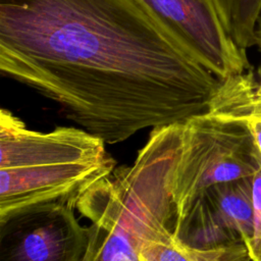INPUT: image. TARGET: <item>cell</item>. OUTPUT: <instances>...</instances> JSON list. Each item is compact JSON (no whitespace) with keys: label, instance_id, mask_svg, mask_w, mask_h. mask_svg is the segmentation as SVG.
<instances>
[{"label":"cell","instance_id":"10","mask_svg":"<svg viewBox=\"0 0 261 261\" xmlns=\"http://www.w3.org/2000/svg\"><path fill=\"white\" fill-rule=\"evenodd\" d=\"M259 82L254 81L253 72L239 75L230 86L228 103L233 114L239 118H261V65L258 68Z\"/></svg>","mask_w":261,"mask_h":261},{"label":"cell","instance_id":"6","mask_svg":"<svg viewBox=\"0 0 261 261\" xmlns=\"http://www.w3.org/2000/svg\"><path fill=\"white\" fill-rule=\"evenodd\" d=\"M114 169L111 156L93 161L0 169V221L49 203L61 202L75 207L89 188Z\"/></svg>","mask_w":261,"mask_h":261},{"label":"cell","instance_id":"13","mask_svg":"<svg viewBox=\"0 0 261 261\" xmlns=\"http://www.w3.org/2000/svg\"><path fill=\"white\" fill-rule=\"evenodd\" d=\"M255 46L258 47V50L261 52V14L257 22V28L255 32Z\"/></svg>","mask_w":261,"mask_h":261},{"label":"cell","instance_id":"8","mask_svg":"<svg viewBox=\"0 0 261 261\" xmlns=\"http://www.w3.org/2000/svg\"><path fill=\"white\" fill-rule=\"evenodd\" d=\"M245 244L217 248H196L179 240L174 230H167L145 242L139 261H250Z\"/></svg>","mask_w":261,"mask_h":261},{"label":"cell","instance_id":"15","mask_svg":"<svg viewBox=\"0 0 261 261\" xmlns=\"http://www.w3.org/2000/svg\"><path fill=\"white\" fill-rule=\"evenodd\" d=\"M83 261H84V260H83Z\"/></svg>","mask_w":261,"mask_h":261},{"label":"cell","instance_id":"7","mask_svg":"<svg viewBox=\"0 0 261 261\" xmlns=\"http://www.w3.org/2000/svg\"><path fill=\"white\" fill-rule=\"evenodd\" d=\"M105 144L82 127L33 130L9 110L0 111V169L101 160L110 156Z\"/></svg>","mask_w":261,"mask_h":261},{"label":"cell","instance_id":"3","mask_svg":"<svg viewBox=\"0 0 261 261\" xmlns=\"http://www.w3.org/2000/svg\"><path fill=\"white\" fill-rule=\"evenodd\" d=\"M179 148L171 181V199L179 223L209 188L253 176L261 167L246 120L209 104L179 123Z\"/></svg>","mask_w":261,"mask_h":261},{"label":"cell","instance_id":"12","mask_svg":"<svg viewBox=\"0 0 261 261\" xmlns=\"http://www.w3.org/2000/svg\"><path fill=\"white\" fill-rule=\"evenodd\" d=\"M246 120L248 128L250 129L255 145L261 154V118H256V117H246L244 118Z\"/></svg>","mask_w":261,"mask_h":261},{"label":"cell","instance_id":"14","mask_svg":"<svg viewBox=\"0 0 261 261\" xmlns=\"http://www.w3.org/2000/svg\"><path fill=\"white\" fill-rule=\"evenodd\" d=\"M250 261H251V260H250Z\"/></svg>","mask_w":261,"mask_h":261},{"label":"cell","instance_id":"2","mask_svg":"<svg viewBox=\"0 0 261 261\" xmlns=\"http://www.w3.org/2000/svg\"><path fill=\"white\" fill-rule=\"evenodd\" d=\"M179 123L156 127L129 166L89 188L75 208L91 221L84 261H139L145 242L176 223L171 181Z\"/></svg>","mask_w":261,"mask_h":261},{"label":"cell","instance_id":"1","mask_svg":"<svg viewBox=\"0 0 261 261\" xmlns=\"http://www.w3.org/2000/svg\"><path fill=\"white\" fill-rule=\"evenodd\" d=\"M0 72L107 144L206 111L220 82L136 0H0Z\"/></svg>","mask_w":261,"mask_h":261},{"label":"cell","instance_id":"9","mask_svg":"<svg viewBox=\"0 0 261 261\" xmlns=\"http://www.w3.org/2000/svg\"><path fill=\"white\" fill-rule=\"evenodd\" d=\"M218 16L234 44L246 51L255 46L261 0H212Z\"/></svg>","mask_w":261,"mask_h":261},{"label":"cell","instance_id":"4","mask_svg":"<svg viewBox=\"0 0 261 261\" xmlns=\"http://www.w3.org/2000/svg\"><path fill=\"white\" fill-rule=\"evenodd\" d=\"M67 203H49L0 221V261H83L91 226Z\"/></svg>","mask_w":261,"mask_h":261},{"label":"cell","instance_id":"5","mask_svg":"<svg viewBox=\"0 0 261 261\" xmlns=\"http://www.w3.org/2000/svg\"><path fill=\"white\" fill-rule=\"evenodd\" d=\"M219 80L250 68L247 52L226 33L212 0H136Z\"/></svg>","mask_w":261,"mask_h":261},{"label":"cell","instance_id":"11","mask_svg":"<svg viewBox=\"0 0 261 261\" xmlns=\"http://www.w3.org/2000/svg\"><path fill=\"white\" fill-rule=\"evenodd\" d=\"M253 182V237L248 247L251 261H261V167L252 177Z\"/></svg>","mask_w":261,"mask_h":261}]
</instances>
